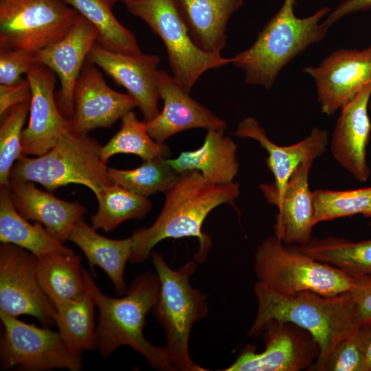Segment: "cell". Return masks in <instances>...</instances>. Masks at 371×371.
Wrapping results in <instances>:
<instances>
[{
  "mask_svg": "<svg viewBox=\"0 0 371 371\" xmlns=\"http://www.w3.org/2000/svg\"><path fill=\"white\" fill-rule=\"evenodd\" d=\"M101 147L87 134L71 129L45 153L19 158L11 169L10 180L36 182L50 192L70 183L80 184L96 195L113 183L101 157Z\"/></svg>",
  "mask_w": 371,
  "mask_h": 371,
  "instance_id": "8992f818",
  "label": "cell"
},
{
  "mask_svg": "<svg viewBox=\"0 0 371 371\" xmlns=\"http://www.w3.org/2000/svg\"><path fill=\"white\" fill-rule=\"evenodd\" d=\"M295 4V0H284L254 43L231 58L232 63L244 71L246 83L270 88L284 67L325 38L330 27L320 21L332 9L325 6L299 18L294 12Z\"/></svg>",
  "mask_w": 371,
  "mask_h": 371,
  "instance_id": "277c9868",
  "label": "cell"
},
{
  "mask_svg": "<svg viewBox=\"0 0 371 371\" xmlns=\"http://www.w3.org/2000/svg\"><path fill=\"white\" fill-rule=\"evenodd\" d=\"M26 78L31 87L30 119L21 135L23 155L40 156L71 129V120L60 113L54 95L55 73L34 62Z\"/></svg>",
  "mask_w": 371,
  "mask_h": 371,
  "instance_id": "5bb4252c",
  "label": "cell"
},
{
  "mask_svg": "<svg viewBox=\"0 0 371 371\" xmlns=\"http://www.w3.org/2000/svg\"><path fill=\"white\" fill-rule=\"evenodd\" d=\"M95 196L98 209L91 218V226L104 232L127 220L144 218L152 205L147 196L115 183L102 188Z\"/></svg>",
  "mask_w": 371,
  "mask_h": 371,
  "instance_id": "4dcf8cb0",
  "label": "cell"
},
{
  "mask_svg": "<svg viewBox=\"0 0 371 371\" xmlns=\"http://www.w3.org/2000/svg\"><path fill=\"white\" fill-rule=\"evenodd\" d=\"M32 56L22 51L0 49V85L19 82L27 74L32 64Z\"/></svg>",
  "mask_w": 371,
  "mask_h": 371,
  "instance_id": "8d00e7d4",
  "label": "cell"
},
{
  "mask_svg": "<svg viewBox=\"0 0 371 371\" xmlns=\"http://www.w3.org/2000/svg\"><path fill=\"white\" fill-rule=\"evenodd\" d=\"M233 135L253 139L266 150V164L271 171L274 182L271 184L278 192L283 190L292 173L301 164L313 163L322 156L328 145V135L325 129L314 127L303 139L289 146H279L267 137L265 129L252 117L241 120Z\"/></svg>",
  "mask_w": 371,
  "mask_h": 371,
  "instance_id": "44dd1931",
  "label": "cell"
},
{
  "mask_svg": "<svg viewBox=\"0 0 371 371\" xmlns=\"http://www.w3.org/2000/svg\"><path fill=\"white\" fill-rule=\"evenodd\" d=\"M303 72L315 81L322 112L332 115L371 85V45L363 49L336 50Z\"/></svg>",
  "mask_w": 371,
  "mask_h": 371,
  "instance_id": "4fadbf2b",
  "label": "cell"
},
{
  "mask_svg": "<svg viewBox=\"0 0 371 371\" xmlns=\"http://www.w3.org/2000/svg\"><path fill=\"white\" fill-rule=\"evenodd\" d=\"M120 153L135 155L145 161L159 157L168 158L171 151L168 145L153 139L146 122L138 120L130 111L122 117L117 133L101 147V157L105 163L113 155Z\"/></svg>",
  "mask_w": 371,
  "mask_h": 371,
  "instance_id": "1f68e13d",
  "label": "cell"
},
{
  "mask_svg": "<svg viewBox=\"0 0 371 371\" xmlns=\"http://www.w3.org/2000/svg\"><path fill=\"white\" fill-rule=\"evenodd\" d=\"M314 205V222L322 221L361 214L371 203V187L349 190L319 189L312 191Z\"/></svg>",
  "mask_w": 371,
  "mask_h": 371,
  "instance_id": "836d02e7",
  "label": "cell"
},
{
  "mask_svg": "<svg viewBox=\"0 0 371 371\" xmlns=\"http://www.w3.org/2000/svg\"><path fill=\"white\" fill-rule=\"evenodd\" d=\"M30 100L12 106L4 115L0 126V185L9 186L14 164L23 155L21 135Z\"/></svg>",
  "mask_w": 371,
  "mask_h": 371,
  "instance_id": "e575fe53",
  "label": "cell"
},
{
  "mask_svg": "<svg viewBox=\"0 0 371 371\" xmlns=\"http://www.w3.org/2000/svg\"><path fill=\"white\" fill-rule=\"evenodd\" d=\"M370 97L371 85L341 109L330 142L334 159L360 182H366L370 175L366 161L371 133L368 112Z\"/></svg>",
  "mask_w": 371,
  "mask_h": 371,
  "instance_id": "ffe728a7",
  "label": "cell"
},
{
  "mask_svg": "<svg viewBox=\"0 0 371 371\" xmlns=\"http://www.w3.org/2000/svg\"><path fill=\"white\" fill-rule=\"evenodd\" d=\"M95 301L87 289L78 297L56 308V324L69 348L80 355L96 348Z\"/></svg>",
  "mask_w": 371,
  "mask_h": 371,
  "instance_id": "f546056e",
  "label": "cell"
},
{
  "mask_svg": "<svg viewBox=\"0 0 371 371\" xmlns=\"http://www.w3.org/2000/svg\"><path fill=\"white\" fill-rule=\"evenodd\" d=\"M80 262V256L74 253L47 254L37 258L38 282L56 309L87 290Z\"/></svg>",
  "mask_w": 371,
  "mask_h": 371,
  "instance_id": "4316f807",
  "label": "cell"
},
{
  "mask_svg": "<svg viewBox=\"0 0 371 371\" xmlns=\"http://www.w3.org/2000/svg\"><path fill=\"white\" fill-rule=\"evenodd\" d=\"M0 240L20 247L37 258L47 254H72L74 251L51 234L38 222L30 223L16 210L10 186H0Z\"/></svg>",
  "mask_w": 371,
  "mask_h": 371,
  "instance_id": "484cf974",
  "label": "cell"
},
{
  "mask_svg": "<svg viewBox=\"0 0 371 371\" xmlns=\"http://www.w3.org/2000/svg\"><path fill=\"white\" fill-rule=\"evenodd\" d=\"M150 256L160 282L159 295L153 311L165 331L170 363L175 370H206L192 360L188 350L193 324L208 313L206 296L190 282L197 263L190 260L173 269L161 254L152 251Z\"/></svg>",
  "mask_w": 371,
  "mask_h": 371,
  "instance_id": "5b68a950",
  "label": "cell"
},
{
  "mask_svg": "<svg viewBox=\"0 0 371 371\" xmlns=\"http://www.w3.org/2000/svg\"><path fill=\"white\" fill-rule=\"evenodd\" d=\"M143 20L163 41L173 77L188 93L205 71L232 63L231 58L207 53L192 41L177 0H118Z\"/></svg>",
  "mask_w": 371,
  "mask_h": 371,
  "instance_id": "ba28073f",
  "label": "cell"
},
{
  "mask_svg": "<svg viewBox=\"0 0 371 371\" xmlns=\"http://www.w3.org/2000/svg\"><path fill=\"white\" fill-rule=\"evenodd\" d=\"M71 130L87 134L98 128L111 127L137 107L134 98L110 88L95 65L86 60L74 91Z\"/></svg>",
  "mask_w": 371,
  "mask_h": 371,
  "instance_id": "2e32d148",
  "label": "cell"
},
{
  "mask_svg": "<svg viewBox=\"0 0 371 371\" xmlns=\"http://www.w3.org/2000/svg\"><path fill=\"white\" fill-rule=\"evenodd\" d=\"M37 257L10 243L0 246V311L28 315L43 326L56 324V309L43 292L36 275Z\"/></svg>",
  "mask_w": 371,
  "mask_h": 371,
  "instance_id": "8fae6325",
  "label": "cell"
},
{
  "mask_svg": "<svg viewBox=\"0 0 371 371\" xmlns=\"http://www.w3.org/2000/svg\"><path fill=\"white\" fill-rule=\"evenodd\" d=\"M97 29L79 14L70 32L58 41L32 56L58 75L60 89L56 98L62 115L71 120L74 114V91L87 56L97 42Z\"/></svg>",
  "mask_w": 371,
  "mask_h": 371,
  "instance_id": "e0dca14e",
  "label": "cell"
},
{
  "mask_svg": "<svg viewBox=\"0 0 371 371\" xmlns=\"http://www.w3.org/2000/svg\"><path fill=\"white\" fill-rule=\"evenodd\" d=\"M31 87L29 80L21 79L14 85H0V115L3 117L14 106L30 100Z\"/></svg>",
  "mask_w": 371,
  "mask_h": 371,
  "instance_id": "f35d334b",
  "label": "cell"
},
{
  "mask_svg": "<svg viewBox=\"0 0 371 371\" xmlns=\"http://www.w3.org/2000/svg\"><path fill=\"white\" fill-rule=\"evenodd\" d=\"M258 283L276 293L292 295L310 291L333 297L351 292L357 278L317 260L275 235L265 239L254 256Z\"/></svg>",
  "mask_w": 371,
  "mask_h": 371,
  "instance_id": "52a82bcc",
  "label": "cell"
},
{
  "mask_svg": "<svg viewBox=\"0 0 371 371\" xmlns=\"http://www.w3.org/2000/svg\"><path fill=\"white\" fill-rule=\"evenodd\" d=\"M159 98L164 108L154 119L146 122L149 135L164 144L171 136L196 128L225 130L226 122L189 95L181 85L166 71L158 74Z\"/></svg>",
  "mask_w": 371,
  "mask_h": 371,
  "instance_id": "d6986e66",
  "label": "cell"
},
{
  "mask_svg": "<svg viewBox=\"0 0 371 371\" xmlns=\"http://www.w3.org/2000/svg\"><path fill=\"white\" fill-rule=\"evenodd\" d=\"M310 257L355 278L371 277V239L353 242L337 237L313 238L297 246Z\"/></svg>",
  "mask_w": 371,
  "mask_h": 371,
  "instance_id": "83f0119b",
  "label": "cell"
},
{
  "mask_svg": "<svg viewBox=\"0 0 371 371\" xmlns=\"http://www.w3.org/2000/svg\"><path fill=\"white\" fill-rule=\"evenodd\" d=\"M68 240L82 251L91 266H98L106 272L118 294L126 292L124 268L132 251L131 236L124 239L106 238L82 218L71 228Z\"/></svg>",
  "mask_w": 371,
  "mask_h": 371,
  "instance_id": "d4e9b609",
  "label": "cell"
},
{
  "mask_svg": "<svg viewBox=\"0 0 371 371\" xmlns=\"http://www.w3.org/2000/svg\"><path fill=\"white\" fill-rule=\"evenodd\" d=\"M75 9L98 30L97 43L116 52L142 53L135 36L114 16L113 6L118 0H61Z\"/></svg>",
  "mask_w": 371,
  "mask_h": 371,
  "instance_id": "f1b7e54d",
  "label": "cell"
},
{
  "mask_svg": "<svg viewBox=\"0 0 371 371\" xmlns=\"http://www.w3.org/2000/svg\"><path fill=\"white\" fill-rule=\"evenodd\" d=\"M189 35L207 53L221 54L227 43L226 28L243 0H177Z\"/></svg>",
  "mask_w": 371,
  "mask_h": 371,
  "instance_id": "cb8c5ba5",
  "label": "cell"
},
{
  "mask_svg": "<svg viewBox=\"0 0 371 371\" xmlns=\"http://www.w3.org/2000/svg\"><path fill=\"white\" fill-rule=\"evenodd\" d=\"M78 15L61 0H1L0 49L33 56L65 36Z\"/></svg>",
  "mask_w": 371,
  "mask_h": 371,
  "instance_id": "9c48e42d",
  "label": "cell"
},
{
  "mask_svg": "<svg viewBox=\"0 0 371 371\" xmlns=\"http://www.w3.org/2000/svg\"><path fill=\"white\" fill-rule=\"evenodd\" d=\"M9 186L19 213L27 220L43 225L63 243L68 240L71 228L87 211L78 202L62 200L50 192L39 190L32 181L10 179Z\"/></svg>",
  "mask_w": 371,
  "mask_h": 371,
  "instance_id": "7402d4cb",
  "label": "cell"
},
{
  "mask_svg": "<svg viewBox=\"0 0 371 371\" xmlns=\"http://www.w3.org/2000/svg\"><path fill=\"white\" fill-rule=\"evenodd\" d=\"M87 60L101 68L116 84L126 89L136 100L145 122L159 113L157 66L160 58L158 56L116 52L96 42Z\"/></svg>",
  "mask_w": 371,
  "mask_h": 371,
  "instance_id": "9a60e30c",
  "label": "cell"
},
{
  "mask_svg": "<svg viewBox=\"0 0 371 371\" xmlns=\"http://www.w3.org/2000/svg\"><path fill=\"white\" fill-rule=\"evenodd\" d=\"M362 215L371 218V203L368 206V207L363 211Z\"/></svg>",
  "mask_w": 371,
  "mask_h": 371,
  "instance_id": "b9f144b4",
  "label": "cell"
},
{
  "mask_svg": "<svg viewBox=\"0 0 371 371\" xmlns=\"http://www.w3.org/2000/svg\"><path fill=\"white\" fill-rule=\"evenodd\" d=\"M87 289L99 311L95 328L96 348L106 357L121 346L140 353L153 368L175 370L165 347L157 346L144 337L146 317L155 305L160 291L157 274L146 271L132 282L126 294L113 297L103 293L83 269Z\"/></svg>",
  "mask_w": 371,
  "mask_h": 371,
  "instance_id": "3957f363",
  "label": "cell"
},
{
  "mask_svg": "<svg viewBox=\"0 0 371 371\" xmlns=\"http://www.w3.org/2000/svg\"><path fill=\"white\" fill-rule=\"evenodd\" d=\"M225 130H208L203 145L198 149L183 151L175 159H167L169 165L179 174L199 171L210 183L215 185L234 182L238 173L237 145Z\"/></svg>",
  "mask_w": 371,
  "mask_h": 371,
  "instance_id": "603a6c76",
  "label": "cell"
},
{
  "mask_svg": "<svg viewBox=\"0 0 371 371\" xmlns=\"http://www.w3.org/2000/svg\"><path fill=\"white\" fill-rule=\"evenodd\" d=\"M370 109H371V102L369 103Z\"/></svg>",
  "mask_w": 371,
  "mask_h": 371,
  "instance_id": "7bdbcfd3",
  "label": "cell"
},
{
  "mask_svg": "<svg viewBox=\"0 0 371 371\" xmlns=\"http://www.w3.org/2000/svg\"><path fill=\"white\" fill-rule=\"evenodd\" d=\"M167 159L159 157L145 160L140 166L132 170L109 168V176L113 183L147 197L157 192L166 193L179 176Z\"/></svg>",
  "mask_w": 371,
  "mask_h": 371,
  "instance_id": "d6a6232c",
  "label": "cell"
},
{
  "mask_svg": "<svg viewBox=\"0 0 371 371\" xmlns=\"http://www.w3.org/2000/svg\"><path fill=\"white\" fill-rule=\"evenodd\" d=\"M254 293L258 311L249 336L258 335L271 321L294 324L306 330L319 347V356L310 370H324L337 345L361 327L350 292L333 297L310 291L283 295L257 282Z\"/></svg>",
  "mask_w": 371,
  "mask_h": 371,
  "instance_id": "7a4b0ae2",
  "label": "cell"
},
{
  "mask_svg": "<svg viewBox=\"0 0 371 371\" xmlns=\"http://www.w3.org/2000/svg\"><path fill=\"white\" fill-rule=\"evenodd\" d=\"M3 333L0 344L1 370L43 371L65 368L79 371L80 356L73 352L58 332L40 328L0 311Z\"/></svg>",
  "mask_w": 371,
  "mask_h": 371,
  "instance_id": "30bf717a",
  "label": "cell"
},
{
  "mask_svg": "<svg viewBox=\"0 0 371 371\" xmlns=\"http://www.w3.org/2000/svg\"><path fill=\"white\" fill-rule=\"evenodd\" d=\"M370 225H371V221H370Z\"/></svg>",
  "mask_w": 371,
  "mask_h": 371,
  "instance_id": "ee69618b",
  "label": "cell"
},
{
  "mask_svg": "<svg viewBox=\"0 0 371 371\" xmlns=\"http://www.w3.org/2000/svg\"><path fill=\"white\" fill-rule=\"evenodd\" d=\"M359 335L363 357V371H371V325L360 327Z\"/></svg>",
  "mask_w": 371,
  "mask_h": 371,
  "instance_id": "60d3db41",
  "label": "cell"
},
{
  "mask_svg": "<svg viewBox=\"0 0 371 371\" xmlns=\"http://www.w3.org/2000/svg\"><path fill=\"white\" fill-rule=\"evenodd\" d=\"M263 331L265 350L256 353L245 350L224 370L299 371L311 368L319 356L312 336L294 324L271 321Z\"/></svg>",
  "mask_w": 371,
  "mask_h": 371,
  "instance_id": "7c38bea8",
  "label": "cell"
},
{
  "mask_svg": "<svg viewBox=\"0 0 371 371\" xmlns=\"http://www.w3.org/2000/svg\"><path fill=\"white\" fill-rule=\"evenodd\" d=\"M240 194L238 183L215 185L196 170L179 174L175 185L166 193V200L156 221L148 227L135 230L133 238L131 262L148 258L152 249L166 238L195 237L199 248L194 260L202 263L212 247L210 237L202 231L209 213L223 203H233Z\"/></svg>",
  "mask_w": 371,
  "mask_h": 371,
  "instance_id": "6da1fadb",
  "label": "cell"
},
{
  "mask_svg": "<svg viewBox=\"0 0 371 371\" xmlns=\"http://www.w3.org/2000/svg\"><path fill=\"white\" fill-rule=\"evenodd\" d=\"M370 8L371 0H344L333 10H331L323 23L330 27L333 23L345 16L357 12L367 10Z\"/></svg>",
  "mask_w": 371,
  "mask_h": 371,
  "instance_id": "ab89813d",
  "label": "cell"
},
{
  "mask_svg": "<svg viewBox=\"0 0 371 371\" xmlns=\"http://www.w3.org/2000/svg\"><path fill=\"white\" fill-rule=\"evenodd\" d=\"M363 357L358 330L337 345L328 357L324 370L363 371Z\"/></svg>",
  "mask_w": 371,
  "mask_h": 371,
  "instance_id": "d590c367",
  "label": "cell"
},
{
  "mask_svg": "<svg viewBox=\"0 0 371 371\" xmlns=\"http://www.w3.org/2000/svg\"><path fill=\"white\" fill-rule=\"evenodd\" d=\"M312 165L311 162L299 165L280 192L271 184L260 186L267 202L278 210L274 235L286 245L302 246L311 240L315 225L313 194L308 184Z\"/></svg>",
  "mask_w": 371,
  "mask_h": 371,
  "instance_id": "ac0fdd59",
  "label": "cell"
},
{
  "mask_svg": "<svg viewBox=\"0 0 371 371\" xmlns=\"http://www.w3.org/2000/svg\"><path fill=\"white\" fill-rule=\"evenodd\" d=\"M350 293L355 302L359 324L361 327L371 325V277L357 278Z\"/></svg>",
  "mask_w": 371,
  "mask_h": 371,
  "instance_id": "74e56055",
  "label": "cell"
}]
</instances>
